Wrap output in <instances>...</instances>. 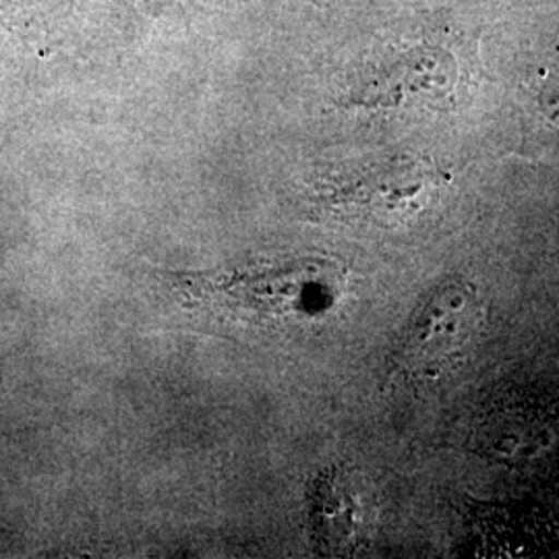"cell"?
I'll return each instance as SVG.
<instances>
[{"mask_svg":"<svg viewBox=\"0 0 559 559\" xmlns=\"http://www.w3.org/2000/svg\"><path fill=\"white\" fill-rule=\"evenodd\" d=\"M193 307L239 321H278L320 313L344 286V272L320 258L258 263L224 272L173 276Z\"/></svg>","mask_w":559,"mask_h":559,"instance_id":"obj_1","label":"cell"},{"mask_svg":"<svg viewBox=\"0 0 559 559\" xmlns=\"http://www.w3.org/2000/svg\"><path fill=\"white\" fill-rule=\"evenodd\" d=\"M483 320L479 293L464 280L438 286L417 309L402 344L404 362L423 373H436L459 359Z\"/></svg>","mask_w":559,"mask_h":559,"instance_id":"obj_2","label":"cell"},{"mask_svg":"<svg viewBox=\"0 0 559 559\" xmlns=\"http://www.w3.org/2000/svg\"><path fill=\"white\" fill-rule=\"evenodd\" d=\"M307 520L316 547L325 556H350L365 549L376 528V501L367 480L334 466L311 483Z\"/></svg>","mask_w":559,"mask_h":559,"instance_id":"obj_3","label":"cell"}]
</instances>
